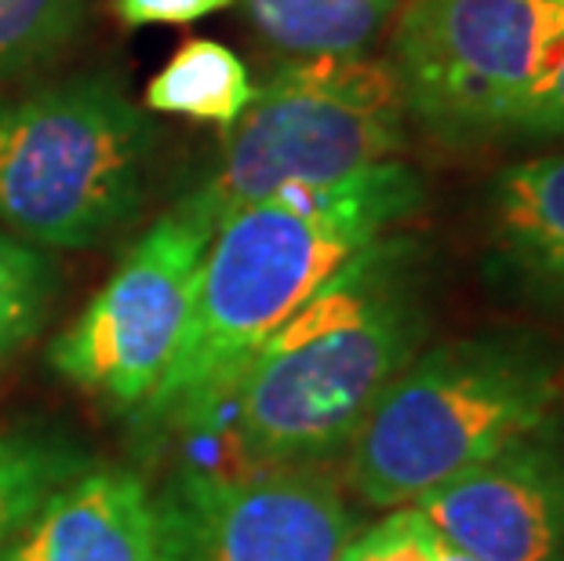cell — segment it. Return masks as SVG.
I'll list each match as a JSON object with an SVG mask.
<instances>
[{"mask_svg": "<svg viewBox=\"0 0 564 561\" xmlns=\"http://www.w3.org/2000/svg\"><path fill=\"white\" fill-rule=\"evenodd\" d=\"M99 463L80 441L52 423L0 427V547L58 485Z\"/></svg>", "mask_w": 564, "mask_h": 561, "instance_id": "cell-14", "label": "cell"}, {"mask_svg": "<svg viewBox=\"0 0 564 561\" xmlns=\"http://www.w3.org/2000/svg\"><path fill=\"white\" fill-rule=\"evenodd\" d=\"M423 205L404 161L328 186L284 190L226 216L204 256L194 314L161 387L142 404V434H204L259 346L379 237Z\"/></svg>", "mask_w": 564, "mask_h": 561, "instance_id": "cell-1", "label": "cell"}, {"mask_svg": "<svg viewBox=\"0 0 564 561\" xmlns=\"http://www.w3.org/2000/svg\"><path fill=\"white\" fill-rule=\"evenodd\" d=\"M423 339V252L387 234L259 346L219 431H230L245 467H321L350 449Z\"/></svg>", "mask_w": 564, "mask_h": 561, "instance_id": "cell-2", "label": "cell"}, {"mask_svg": "<svg viewBox=\"0 0 564 561\" xmlns=\"http://www.w3.org/2000/svg\"><path fill=\"white\" fill-rule=\"evenodd\" d=\"M0 561H158L153 493L135 471L91 463L19 525Z\"/></svg>", "mask_w": 564, "mask_h": 561, "instance_id": "cell-10", "label": "cell"}, {"mask_svg": "<svg viewBox=\"0 0 564 561\" xmlns=\"http://www.w3.org/2000/svg\"><path fill=\"white\" fill-rule=\"evenodd\" d=\"M273 47L299 58L361 55L398 0H237Z\"/></svg>", "mask_w": 564, "mask_h": 561, "instance_id": "cell-13", "label": "cell"}, {"mask_svg": "<svg viewBox=\"0 0 564 561\" xmlns=\"http://www.w3.org/2000/svg\"><path fill=\"white\" fill-rule=\"evenodd\" d=\"M58 292L55 262L44 248L0 230V368L47 325Z\"/></svg>", "mask_w": 564, "mask_h": 561, "instance_id": "cell-15", "label": "cell"}, {"mask_svg": "<svg viewBox=\"0 0 564 561\" xmlns=\"http://www.w3.org/2000/svg\"><path fill=\"white\" fill-rule=\"evenodd\" d=\"M557 365L521 336H470L419 350L350 441L346 477L371 507H415L452 477L543 431Z\"/></svg>", "mask_w": 564, "mask_h": 561, "instance_id": "cell-3", "label": "cell"}, {"mask_svg": "<svg viewBox=\"0 0 564 561\" xmlns=\"http://www.w3.org/2000/svg\"><path fill=\"white\" fill-rule=\"evenodd\" d=\"M80 15L84 0H0V85L63 52Z\"/></svg>", "mask_w": 564, "mask_h": 561, "instance_id": "cell-16", "label": "cell"}, {"mask_svg": "<svg viewBox=\"0 0 564 561\" xmlns=\"http://www.w3.org/2000/svg\"><path fill=\"white\" fill-rule=\"evenodd\" d=\"M546 427L415 507L477 561H564V445Z\"/></svg>", "mask_w": 564, "mask_h": 561, "instance_id": "cell-9", "label": "cell"}, {"mask_svg": "<svg viewBox=\"0 0 564 561\" xmlns=\"http://www.w3.org/2000/svg\"><path fill=\"white\" fill-rule=\"evenodd\" d=\"M158 561H339L354 536L321 467L178 471L153 496Z\"/></svg>", "mask_w": 564, "mask_h": 561, "instance_id": "cell-8", "label": "cell"}, {"mask_svg": "<svg viewBox=\"0 0 564 561\" xmlns=\"http://www.w3.org/2000/svg\"><path fill=\"white\" fill-rule=\"evenodd\" d=\"M404 95L390 58H295L256 88L223 131V153L194 190L215 223L284 190L328 186L401 161Z\"/></svg>", "mask_w": 564, "mask_h": 561, "instance_id": "cell-5", "label": "cell"}, {"mask_svg": "<svg viewBox=\"0 0 564 561\" xmlns=\"http://www.w3.org/2000/svg\"><path fill=\"white\" fill-rule=\"evenodd\" d=\"M150 117L117 74L0 91V230L37 248H95L139 216Z\"/></svg>", "mask_w": 564, "mask_h": 561, "instance_id": "cell-4", "label": "cell"}, {"mask_svg": "<svg viewBox=\"0 0 564 561\" xmlns=\"http://www.w3.org/2000/svg\"><path fill=\"white\" fill-rule=\"evenodd\" d=\"M491 237L528 284L564 300V150L518 161L499 175Z\"/></svg>", "mask_w": 564, "mask_h": 561, "instance_id": "cell-11", "label": "cell"}, {"mask_svg": "<svg viewBox=\"0 0 564 561\" xmlns=\"http://www.w3.org/2000/svg\"><path fill=\"white\" fill-rule=\"evenodd\" d=\"M230 4H237V0H113V11L124 26L139 30V26H189V22L208 19Z\"/></svg>", "mask_w": 564, "mask_h": 561, "instance_id": "cell-19", "label": "cell"}, {"mask_svg": "<svg viewBox=\"0 0 564 561\" xmlns=\"http://www.w3.org/2000/svg\"><path fill=\"white\" fill-rule=\"evenodd\" d=\"M339 561H477L437 532L419 507H393L387 518L354 532Z\"/></svg>", "mask_w": 564, "mask_h": 561, "instance_id": "cell-17", "label": "cell"}, {"mask_svg": "<svg viewBox=\"0 0 564 561\" xmlns=\"http://www.w3.org/2000/svg\"><path fill=\"white\" fill-rule=\"evenodd\" d=\"M510 136L564 139V37L557 41L554 55H550L543 77L535 80V88L521 103Z\"/></svg>", "mask_w": 564, "mask_h": 561, "instance_id": "cell-18", "label": "cell"}, {"mask_svg": "<svg viewBox=\"0 0 564 561\" xmlns=\"http://www.w3.org/2000/svg\"><path fill=\"white\" fill-rule=\"evenodd\" d=\"M251 99L256 85L241 55L208 37L186 41L147 85V110L215 125L223 131L248 110Z\"/></svg>", "mask_w": 564, "mask_h": 561, "instance_id": "cell-12", "label": "cell"}, {"mask_svg": "<svg viewBox=\"0 0 564 561\" xmlns=\"http://www.w3.org/2000/svg\"><path fill=\"white\" fill-rule=\"evenodd\" d=\"M215 223L194 197L147 226L121 267L47 346V365L106 409L135 420L194 314Z\"/></svg>", "mask_w": 564, "mask_h": 561, "instance_id": "cell-7", "label": "cell"}, {"mask_svg": "<svg viewBox=\"0 0 564 561\" xmlns=\"http://www.w3.org/2000/svg\"><path fill=\"white\" fill-rule=\"evenodd\" d=\"M564 37V0H408L390 44L408 117L448 142L510 136Z\"/></svg>", "mask_w": 564, "mask_h": 561, "instance_id": "cell-6", "label": "cell"}]
</instances>
